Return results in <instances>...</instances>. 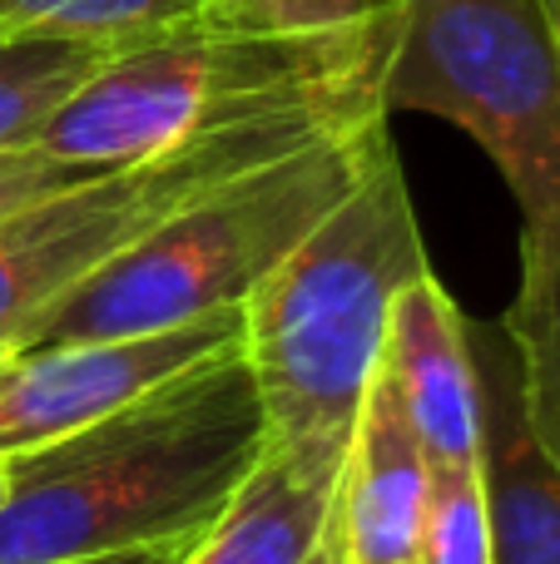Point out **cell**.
Returning <instances> with one entry per match:
<instances>
[{
    "mask_svg": "<svg viewBox=\"0 0 560 564\" xmlns=\"http://www.w3.org/2000/svg\"><path fill=\"white\" fill-rule=\"evenodd\" d=\"M263 451L254 371L244 347H228L75 436L0 460V564H75L198 540Z\"/></svg>",
    "mask_w": 560,
    "mask_h": 564,
    "instance_id": "cell-1",
    "label": "cell"
},
{
    "mask_svg": "<svg viewBox=\"0 0 560 564\" xmlns=\"http://www.w3.org/2000/svg\"><path fill=\"white\" fill-rule=\"evenodd\" d=\"M427 273L412 188L387 134L353 194L244 302L238 347L263 401L268 446L343 470L387 357L392 307Z\"/></svg>",
    "mask_w": 560,
    "mask_h": 564,
    "instance_id": "cell-2",
    "label": "cell"
},
{
    "mask_svg": "<svg viewBox=\"0 0 560 564\" xmlns=\"http://www.w3.org/2000/svg\"><path fill=\"white\" fill-rule=\"evenodd\" d=\"M397 0L313 35L184 30L109 55L60 105L35 144L69 164L119 169L268 119H387L383 75L397 45Z\"/></svg>",
    "mask_w": 560,
    "mask_h": 564,
    "instance_id": "cell-3",
    "label": "cell"
},
{
    "mask_svg": "<svg viewBox=\"0 0 560 564\" xmlns=\"http://www.w3.org/2000/svg\"><path fill=\"white\" fill-rule=\"evenodd\" d=\"M387 134V119L333 129L273 164L224 178L40 312L15 351L50 341L149 337L244 312L268 273L353 194Z\"/></svg>",
    "mask_w": 560,
    "mask_h": 564,
    "instance_id": "cell-4",
    "label": "cell"
},
{
    "mask_svg": "<svg viewBox=\"0 0 560 564\" xmlns=\"http://www.w3.org/2000/svg\"><path fill=\"white\" fill-rule=\"evenodd\" d=\"M387 115H437L502 169L526 224L560 208V45L546 0H397Z\"/></svg>",
    "mask_w": 560,
    "mask_h": 564,
    "instance_id": "cell-5",
    "label": "cell"
},
{
    "mask_svg": "<svg viewBox=\"0 0 560 564\" xmlns=\"http://www.w3.org/2000/svg\"><path fill=\"white\" fill-rule=\"evenodd\" d=\"M333 119H268V124L228 129L194 144L149 154L139 164H119L55 198H40L0 218V341L15 347L25 327L45 307H55L69 288L119 258L129 243L194 204L198 194L238 178L258 164L293 154L313 139L333 134Z\"/></svg>",
    "mask_w": 560,
    "mask_h": 564,
    "instance_id": "cell-6",
    "label": "cell"
},
{
    "mask_svg": "<svg viewBox=\"0 0 560 564\" xmlns=\"http://www.w3.org/2000/svg\"><path fill=\"white\" fill-rule=\"evenodd\" d=\"M238 341L244 312H224L149 337L50 341L10 351L0 361V460L75 436Z\"/></svg>",
    "mask_w": 560,
    "mask_h": 564,
    "instance_id": "cell-7",
    "label": "cell"
},
{
    "mask_svg": "<svg viewBox=\"0 0 560 564\" xmlns=\"http://www.w3.org/2000/svg\"><path fill=\"white\" fill-rule=\"evenodd\" d=\"M472 361L492 564H560V460L526 426L516 357L502 327L472 322Z\"/></svg>",
    "mask_w": 560,
    "mask_h": 564,
    "instance_id": "cell-8",
    "label": "cell"
},
{
    "mask_svg": "<svg viewBox=\"0 0 560 564\" xmlns=\"http://www.w3.org/2000/svg\"><path fill=\"white\" fill-rule=\"evenodd\" d=\"M383 371L412 421L432 470L482 466V416H476L472 322L432 273L397 297L387 327Z\"/></svg>",
    "mask_w": 560,
    "mask_h": 564,
    "instance_id": "cell-9",
    "label": "cell"
},
{
    "mask_svg": "<svg viewBox=\"0 0 560 564\" xmlns=\"http://www.w3.org/2000/svg\"><path fill=\"white\" fill-rule=\"evenodd\" d=\"M432 496V466L387 371L367 387L353 446L333 500V525L347 564H417Z\"/></svg>",
    "mask_w": 560,
    "mask_h": 564,
    "instance_id": "cell-10",
    "label": "cell"
},
{
    "mask_svg": "<svg viewBox=\"0 0 560 564\" xmlns=\"http://www.w3.org/2000/svg\"><path fill=\"white\" fill-rule=\"evenodd\" d=\"M343 470L303 466L268 446L218 520L179 564H308L333 520Z\"/></svg>",
    "mask_w": 560,
    "mask_h": 564,
    "instance_id": "cell-11",
    "label": "cell"
},
{
    "mask_svg": "<svg viewBox=\"0 0 560 564\" xmlns=\"http://www.w3.org/2000/svg\"><path fill=\"white\" fill-rule=\"evenodd\" d=\"M496 327L516 357L526 426L560 460V208L521 228V282Z\"/></svg>",
    "mask_w": 560,
    "mask_h": 564,
    "instance_id": "cell-12",
    "label": "cell"
},
{
    "mask_svg": "<svg viewBox=\"0 0 560 564\" xmlns=\"http://www.w3.org/2000/svg\"><path fill=\"white\" fill-rule=\"evenodd\" d=\"M105 59L109 50L50 30L0 35V154L35 144L40 129L85 79H95Z\"/></svg>",
    "mask_w": 560,
    "mask_h": 564,
    "instance_id": "cell-13",
    "label": "cell"
},
{
    "mask_svg": "<svg viewBox=\"0 0 560 564\" xmlns=\"http://www.w3.org/2000/svg\"><path fill=\"white\" fill-rule=\"evenodd\" d=\"M208 0H0V35L50 30L125 55L154 40L204 30Z\"/></svg>",
    "mask_w": 560,
    "mask_h": 564,
    "instance_id": "cell-14",
    "label": "cell"
},
{
    "mask_svg": "<svg viewBox=\"0 0 560 564\" xmlns=\"http://www.w3.org/2000/svg\"><path fill=\"white\" fill-rule=\"evenodd\" d=\"M417 564H492L482 466L432 470V496H427V525H422V555H417Z\"/></svg>",
    "mask_w": 560,
    "mask_h": 564,
    "instance_id": "cell-15",
    "label": "cell"
},
{
    "mask_svg": "<svg viewBox=\"0 0 560 564\" xmlns=\"http://www.w3.org/2000/svg\"><path fill=\"white\" fill-rule=\"evenodd\" d=\"M383 0H208L204 30H244V35H313L363 20Z\"/></svg>",
    "mask_w": 560,
    "mask_h": 564,
    "instance_id": "cell-16",
    "label": "cell"
},
{
    "mask_svg": "<svg viewBox=\"0 0 560 564\" xmlns=\"http://www.w3.org/2000/svg\"><path fill=\"white\" fill-rule=\"evenodd\" d=\"M105 174V169H89V164H69V159L50 154L40 144L25 149H6L0 154V218H10L15 208H30L40 198H55L65 188L85 184V178Z\"/></svg>",
    "mask_w": 560,
    "mask_h": 564,
    "instance_id": "cell-17",
    "label": "cell"
},
{
    "mask_svg": "<svg viewBox=\"0 0 560 564\" xmlns=\"http://www.w3.org/2000/svg\"><path fill=\"white\" fill-rule=\"evenodd\" d=\"M194 540H164V545H139V550H119V555H99V560H75V564H179L189 555Z\"/></svg>",
    "mask_w": 560,
    "mask_h": 564,
    "instance_id": "cell-18",
    "label": "cell"
},
{
    "mask_svg": "<svg viewBox=\"0 0 560 564\" xmlns=\"http://www.w3.org/2000/svg\"><path fill=\"white\" fill-rule=\"evenodd\" d=\"M308 564H347L343 560V540H337V525L327 520V530H323V540H317V550H313V560Z\"/></svg>",
    "mask_w": 560,
    "mask_h": 564,
    "instance_id": "cell-19",
    "label": "cell"
},
{
    "mask_svg": "<svg viewBox=\"0 0 560 564\" xmlns=\"http://www.w3.org/2000/svg\"><path fill=\"white\" fill-rule=\"evenodd\" d=\"M546 15H551V30H556V45H560V0H546Z\"/></svg>",
    "mask_w": 560,
    "mask_h": 564,
    "instance_id": "cell-20",
    "label": "cell"
},
{
    "mask_svg": "<svg viewBox=\"0 0 560 564\" xmlns=\"http://www.w3.org/2000/svg\"><path fill=\"white\" fill-rule=\"evenodd\" d=\"M10 351H15V347H10V341H0V361H6V357H10Z\"/></svg>",
    "mask_w": 560,
    "mask_h": 564,
    "instance_id": "cell-21",
    "label": "cell"
},
{
    "mask_svg": "<svg viewBox=\"0 0 560 564\" xmlns=\"http://www.w3.org/2000/svg\"><path fill=\"white\" fill-rule=\"evenodd\" d=\"M0 496H6V466H0Z\"/></svg>",
    "mask_w": 560,
    "mask_h": 564,
    "instance_id": "cell-22",
    "label": "cell"
}]
</instances>
